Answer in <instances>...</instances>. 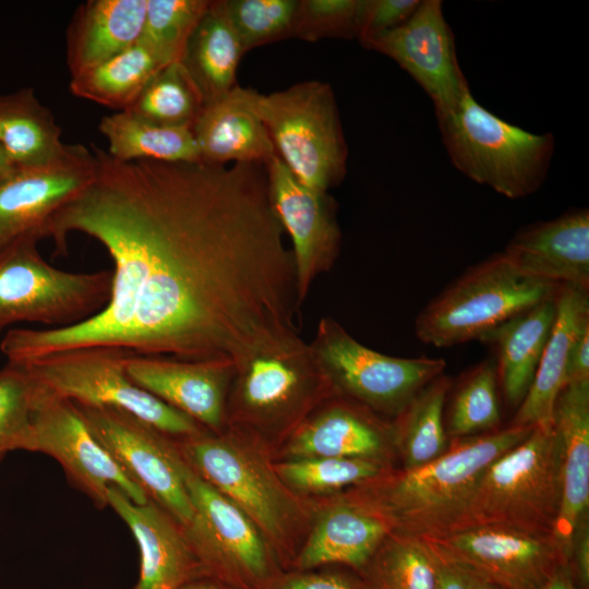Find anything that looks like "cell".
<instances>
[{
	"instance_id": "obj_7",
	"label": "cell",
	"mask_w": 589,
	"mask_h": 589,
	"mask_svg": "<svg viewBox=\"0 0 589 589\" xmlns=\"http://www.w3.org/2000/svg\"><path fill=\"white\" fill-rule=\"evenodd\" d=\"M112 272L73 273L44 260L37 241L0 250V330L20 322L69 326L106 306Z\"/></svg>"
},
{
	"instance_id": "obj_20",
	"label": "cell",
	"mask_w": 589,
	"mask_h": 589,
	"mask_svg": "<svg viewBox=\"0 0 589 589\" xmlns=\"http://www.w3.org/2000/svg\"><path fill=\"white\" fill-rule=\"evenodd\" d=\"M108 505L140 548L141 573L134 589H177L204 569L184 527L160 505L152 500L135 504L117 488L109 490Z\"/></svg>"
},
{
	"instance_id": "obj_31",
	"label": "cell",
	"mask_w": 589,
	"mask_h": 589,
	"mask_svg": "<svg viewBox=\"0 0 589 589\" xmlns=\"http://www.w3.org/2000/svg\"><path fill=\"white\" fill-rule=\"evenodd\" d=\"M107 153L120 161H201L191 128L161 127L128 111L105 116L98 125Z\"/></svg>"
},
{
	"instance_id": "obj_27",
	"label": "cell",
	"mask_w": 589,
	"mask_h": 589,
	"mask_svg": "<svg viewBox=\"0 0 589 589\" xmlns=\"http://www.w3.org/2000/svg\"><path fill=\"white\" fill-rule=\"evenodd\" d=\"M390 532L388 522L362 503L335 504L316 521L299 555V567L344 564L360 570Z\"/></svg>"
},
{
	"instance_id": "obj_48",
	"label": "cell",
	"mask_w": 589,
	"mask_h": 589,
	"mask_svg": "<svg viewBox=\"0 0 589 589\" xmlns=\"http://www.w3.org/2000/svg\"><path fill=\"white\" fill-rule=\"evenodd\" d=\"M19 168L0 146V184L11 178Z\"/></svg>"
},
{
	"instance_id": "obj_44",
	"label": "cell",
	"mask_w": 589,
	"mask_h": 589,
	"mask_svg": "<svg viewBox=\"0 0 589 589\" xmlns=\"http://www.w3.org/2000/svg\"><path fill=\"white\" fill-rule=\"evenodd\" d=\"M278 589H366L363 584L332 574L300 575L287 579Z\"/></svg>"
},
{
	"instance_id": "obj_17",
	"label": "cell",
	"mask_w": 589,
	"mask_h": 589,
	"mask_svg": "<svg viewBox=\"0 0 589 589\" xmlns=\"http://www.w3.org/2000/svg\"><path fill=\"white\" fill-rule=\"evenodd\" d=\"M272 207L292 243L297 289L302 305L312 284L335 264L341 244L336 203L300 182L276 155L267 165Z\"/></svg>"
},
{
	"instance_id": "obj_45",
	"label": "cell",
	"mask_w": 589,
	"mask_h": 589,
	"mask_svg": "<svg viewBox=\"0 0 589 589\" xmlns=\"http://www.w3.org/2000/svg\"><path fill=\"white\" fill-rule=\"evenodd\" d=\"M586 380H589V325L580 332L573 344L568 358L565 385Z\"/></svg>"
},
{
	"instance_id": "obj_46",
	"label": "cell",
	"mask_w": 589,
	"mask_h": 589,
	"mask_svg": "<svg viewBox=\"0 0 589 589\" xmlns=\"http://www.w3.org/2000/svg\"><path fill=\"white\" fill-rule=\"evenodd\" d=\"M436 560H437L436 589H469L462 570L443 561L437 555H436Z\"/></svg>"
},
{
	"instance_id": "obj_21",
	"label": "cell",
	"mask_w": 589,
	"mask_h": 589,
	"mask_svg": "<svg viewBox=\"0 0 589 589\" xmlns=\"http://www.w3.org/2000/svg\"><path fill=\"white\" fill-rule=\"evenodd\" d=\"M553 426L560 448L561 502L552 539L567 565L574 531L589 517V380L561 389Z\"/></svg>"
},
{
	"instance_id": "obj_11",
	"label": "cell",
	"mask_w": 589,
	"mask_h": 589,
	"mask_svg": "<svg viewBox=\"0 0 589 589\" xmlns=\"http://www.w3.org/2000/svg\"><path fill=\"white\" fill-rule=\"evenodd\" d=\"M443 561L501 589H540L564 564L552 537L476 525L422 539Z\"/></svg>"
},
{
	"instance_id": "obj_13",
	"label": "cell",
	"mask_w": 589,
	"mask_h": 589,
	"mask_svg": "<svg viewBox=\"0 0 589 589\" xmlns=\"http://www.w3.org/2000/svg\"><path fill=\"white\" fill-rule=\"evenodd\" d=\"M182 438L178 449L201 478L239 506L273 538L280 537L291 505L274 473L250 449L230 437L212 436L204 430Z\"/></svg>"
},
{
	"instance_id": "obj_43",
	"label": "cell",
	"mask_w": 589,
	"mask_h": 589,
	"mask_svg": "<svg viewBox=\"0 0 589 589\" xmlns=\"http://www.w3.org/2000/svg\"><path fill=\"white\" fill-rule=\"evenodd\" d=\"M567 567L578 589H589V517L576 527L569 548Z\"/></svg>"
},
{
	"instance_id": "obj_4",
	"label": "cell",
	"mask_w": 589,
	"mask_h": 589,
	"mask_svg": "<svg viewBox=\"0 0 589 589\" xmlns=\"http://www.w3.org/2000/svg\"><path fill=\"white\" fill-rule=\"evenodd\" d=\"M435 116L452 164L469 179L508 199L541 188L554 153L551 133H531L504 121L470 89L454 108Z\"/></svg>"
},
{
	"instance_id": "obj_10",
	"label": "cell",
	"mask_w": 589,
	"mask_h": 589,
	"mask_svg": "<svg viewBox=\"0 0 589 589\" xmlns=\"http://www.w3.org/2000/svg\"><path fill=\"white\" fill-rule=\"evenodd\" d=\"M76 406L124 473L149 500L188 527L194 513L184 481L187 462L171 436L120 410Z\"/></svg>"
},
{
	"instance_id": "obj_33",
	"label": "cell",
	"mask_w": 589,
	"mask_h": 589,
	"mask_svg": "<svg viewBox=\"0 0 589 589\" xmlns=\"http://www.w3.org/2000/svg\"><path fill=\"white\" fill-rule=\"evenodd\" d=\"M163 67L140 39L112 58L71 76L70 91L80 98L122 111Z\"/></svg>"
},
{
	"instance_id": "obj_36",
	"label": "cell",
	"mask_w": 589,
	"mask_h": 589,
	"mask_svg": "<svg viewBox=\"0 0 589 589\" xmlns=\"http://www.w3.org/2000/svg\"><path fill=\"white\" fill-rule=\"evenodd\" d=\"M493 360H485L464 374L453 392L446 433L452 438L497 430L501 409Z\"/></svg>"
},
{
	"instance_id": "obj_23",
	"label": "cell",
	"mask_w": 589,
	"mask_h": 589,
	"mask_svg": "<svg viewBox=\"0 0 589 589\" xmlns=\"http://www.w3.org/2000/svg\"><path fill=\"white\" fill-rule=\"evenodd\" d=\"M257 94L236 85L203 108L192 127L201 161L267 165L277 155L256 110Z\"/></svg>"
},
{
	"instance_id": "obj_19",
	"label": "cell",
	"mask_w": 589,
	"mask_h": 589,
	"mask_svg": "<svg viewBox=\"0 0 589 589\" xmlns=\"http://www.w3.org/2000/svg\"><path fill=\"white\" fill-rule=\"evenodd\" d=\"M125 370L137 386L203 428L217 431L224 425L231 364L129 353Z\"/></svg>"
},
{
	"instance_id": "obj_34",
	"label": "cell",
	"mask_w": 589,
	"mask_h": 589,
	"mask_svg": "<svg viewBox=\"0 0 589 589\" xmlns=\"http://www.w3.org/2000/svg\"><path fill=\"white\" fill-rule=\"evenodd\" d=\"M364 572L366 589H436L437 560L419 538L390 532Z\"/></svg>"
},
{
	"instance_id": "obj_30",
	"label": "cell",
	"mask_w": 589,
	"mask_h": 589,
	"mask_svg": "<svg viewBox=\"0 0 589 589\" xmlns=\"http://www.w3.org/2000/svg\"><path fill=\"white\" fill-rule=\"evenodd\" d=\"M0 146L21 169L59 158L68 144L51 111L32 88H23L0 95Z\"/></svg>"
},
{
	"instance_id": "obj_32",
	"label": "cell",
	"mask_w": 589,
	"mask_h": 589,
	"mask_svg": "<svg viewBox=\"0 0 589 589\" xmlns=\"http://www.w3.org/2000/svg\"><path fill=\"white\" fill-rule=\"evenodd\" d=\"M453 380L445 373L423 387L396 417L393 441L404 469L423 466L448 447L445 428V402Z\"/></svg>"
},
{
	"instance_id": "obj_6",
	"label": "cell",
	"mask_w": 589,
	"mask_h": 589,
	"mask_svg": "<svg viewBox=\"0 0 589 589\" xmlns=\"http://www.w3.org/2000/svg\"><path fill=\"white\" fill-rule=\"evenodd\" d=\"M277 156L304 185L327 192L345 177L348 148L332 87L305 81L256 97Z\"/></svg>"
},
{
	"instance_id": "obj_38",
	"label": "cell",
	"mask_w": 589,
	"mask_h": 589,
	"mask_svg": "<svg viewBox=\"0 0 589 589\" xmlns=\"http://www.w3.org/2000/svg\"><path fill=\"white\" fill-rule=\"evenodd\" d=\"M278 474L301 491L328 492L363 484L384 473L383 465L365 458H297L276 467Z\"/></svg>"
},
{
	"instance_id": "obj_39",
	"label": "cell",
	"mask_w": 589,
	"mask_h": 589,
	"mask_svg": "<svg viewBox=\"0 0 589 589\" xmlns=\"http://www.w3.org/2000/svg\"><path fill=\"white\" fill-rule=\"evenodd\" d=\"M40 389L39 381L24 365L8 362L0 370V459L8 452L26 450Z\"/></svg>"
},
{
	"instance_id": "obj_29",
	"label": "cell",
	"mask_w": 589,
	"mask_h": 589,
	"mask_svg": "<svg viewBox=\"0 0 589 589\" xmlns=\"http://www.w3.org/2000/svg\"><path fill=\"white\" fill-rule=\"evenodd\" d=\"M244 53L230 21L226 0L211 1L180 59L204 107L238 85L236 73Z\"/></svg>"
},
{
	"instance_id": "obj_41",
	"label": "cell",
	"mask_w": 589,
	"mask_h": 589,
	"mask_svg": "<svg viewBox=\"0 0 589 589\" xmlns=\"http://www.w3.org/2000/svg\"><path fill=\"white\" fill-rule=\"evenodd\" d=\"M360 0H301L292 37L306 41L322 38H357Z\"/></svg>"
},
{
	"instance_id": "obj_42",
	"label": "cell",
	"mask_w": 589,
	"mask_h": 589,
	"mask_svg": "<svg viewBox=\"0 0 589 589\" xmlns=\"http://www.w3.org/2000/svg\"><path fill=\"white\" fill-rule=\"evenodd\" d=\"M420 0H360L357 39L362 43L405 23Z\"/></svg>"
},
{
	"instance_id": "obj_49",
	"label": "cell",
	"mask_w": 589,
	"mask_h": 589,
	"mask_svg": "<svg viewBox=\"0 0 589 589\" xmlns=\"http://www.w3.org/2000/svg\"><path fill=\"white\" fill-rule=\"evenodd\" d=\"M460 569V568H459ZM462 570V569H460ZM466 581L468 584L469 589H501L498 587H495L491 584H488L476 576L462 570Z\"/></svg>"
},
{
	"instance_id": "obj_2",
	"label": "cell",
	"mask_w": 589,
	"mask_h": 589,
	"mask_svg": "<svg viewBox=\"0 0 589 589\" xmlns=\"http://www.w3.org/2000/svg\"><path fill=\"white\" fill-rule=\"evenodd\" d=\"M534 426L509 425L482 434L454 437L436 459L383 477L372 495L358 502L389 525L392 532L429 539L453 530L467 497L496 458L524 441Z\"/></svg>"
},
{
	"instance_id": "obj_50",
	"label": "cell",
	"mask_w": 589,
	"mask_h": 589,
	"mask_svg": "<svg viewBox=\"0 0 589 589\" xmlns=\"http://www.w3.org/2000/svg\"><path fill=\"white\" fill-rule=\"evenodd\" d=\"M177 589H224V588L211 581L193 579L181 585Z\"/></svg>"
},
{
	"instance_id": "obj_35",
	"label": "cell",
	"mask_w": 589,
	"mask_h": 589,
	"mask_svg": "<svg viewBox=\"0 0 589 589\" xmlns=\"http://www.w3.org/2000/svg\"><path fill=\"white\" fill-rule=\"evenodd\" d=\"M203 108L197 88L177 61L158 70L122 111L157 125L192 129Z\"/></svg>"
},
{
	"instance_id": "obj_9",
	"label": "cell",
	"mask_w": 589,
	"mask_h": 589,
	"mask_svg": "<svg viewBox=\"0 0 589 589\" xmlns=\"http://www.w3.org/2000/svg\"><path fill=\"white\" fill-rule=\"evenodd\" d=\"M310 346L335 392L370 411L395 417L446 369L443 359L398 358L372 350L332 317L318 321Z\"/></svg>"
},
{
	"instance_id": "obj_25",
	"label": "cell",
	"mask_w": 589,
	"mask_h": 589,
	"mask_svg": "<svg viewBox=\"0 0 589 589\" xmlns=\"http://www.w3.org/2000/svg\"><path fill=\"white\" fill-rule=\"evenodd\" d=\"M388 435H393V428L383 426L369 409L351 400L338 401L302 421L288 449L296 458L378 460Z\"/></svg>"
},
{
	"instance_id": "obj_5",
	"label": "cell",
	"mask_w": 589,
	"mask_h": 589,
	"mask_svg": "<svg viewBox=\"0 0 589 589\" xmlns=\"http://www.w3.org/2000/svg\"><path fill=\"white\" fill-rule=\"evenodd\" d=\"M560 285L530 277L503 254L469 268L419 313L416 334L434 347L481 340L510 317L553 297Z\"/></svg>"
},
{
	"instance_id": "obj_28",
	"label": "cell",
	"mask_w": 589,
	"mask_h": 589,
	"mask_svg": "<svg viewBox=\"0 0 589 589\" xmlns=\"http://www.w3.org/2000/svg\"><path fill=\"white\" fill-rule=\"evenodd\" d=\"M555 294L505 321L481 339L495 350L497 382L512 408L519 407L533 382L555 322Z\"/></svg>"
},
{
	"instance_id": "obj_14",
	"label": "cell",
	"mask_w": 589,
	"mask_h": 589,
	"mask_svg": "<svg viewBox=\"0 0 589 589\" xmlns=\"http://www.w3.org/2000/svg\"><path fill=\"white\" fill-rule=\"evenodd\" d=\"M237 411L249 420H289L320 387L332 388L310 344L299 334L255 352L235 368Z\"/></svg>"
},
{
	"instance_id": "obj_15",
	"label": "cell",
	"mask_w": 589,
	"mask_h": 589,
	"mask_svg": "<svg viewBox=\"0 0 589 589\" xmlns=\"http://www.w3.org/2000/svg\"><path fill=\"white\" fill-rule=\"evenodd\" d=\"M361 44L396 61L430 97L435 113L454 108L470 89L441 0H420L405 23Z\"/></svg>"
},
{
	"instance_id": "obj_24",
	"label": "cell",
	"mask_w": 589,
	"mask_h": 589,
	"mask_svg": "<svg viewBox=\"0 0 589 589\" xmlns=\"http://www.w3.org/2000/svg\"><path fill=\"white\" fill-rule=\"evenodd\" d=\"M556 316L533 382L517 408L510 425L553 423L555 400L565 385L570 349L589 325L588 290L560 285L555 294Z\"/></svg>"
},
{
	"instance_id": "obj_40",
	"label": "cell",
	"mask_w": 589,
	"mask_h": 589,
	"mask_svg": "<svg viewBox=\"0 0 589 589\" xmlns=\"http://www.w3.org/2000/svg\"><path fill=\"white\" fill-rule=\"evenodd\" d=\"M297 0H226L228 14L244 52L292 37Z\"/></svg>"
},
{
	"instance_id": "obj_12",
	"label": "cell",
	"mask_w": 589,
	"mask_h": 589,
	"mask_svg": "<svg viewBox=\"0 0 589 589\" xmlns=\"http://www.w3.org/2000/svg\"><path fill=\"white\" fill-rule=\"evenodd\" d=\"M40 385L26 450L58 460L74 484L99 507L108 505L111 488L119 489L135 504L147 503L145 492L95 437L76 404Z\"/></svg>"
},
{
	"instance_id": "obj_47",
	"label": "cell",
	"mask_w": 589,
	"mask_h": 589,
	"mask_svg": "<svg viewBox=\"0 0 589 589\" xmlns=\"http://www.w3.org/2000/svg\"><path fill=\"white\" fill-rule=\"evenodd\" d=\"M540 589H578L567 565H560Z\"/></svg>"
},
{
	"instance_id": "obj_16",
	"label": "cell",
	"mask_w": 589,
	"mask_h": 589,
	"mask_svg": "<svg viewBox=\"0 0 589 589\" xmlns=\"http://www.w3.org/2000/svg\"><path fill=\"white\" fill-rule=\"evenodd\" d=\"M96 159L81 144L68 145L57 159L21 168L0 184V250L46 237L51 218L93 181Z\"/></svg>"
},
{
	"instance_id": "obj_22",
	"label": "cell",
	"mask_w": 589,
	"mask_h": 589,
	"mask_svg": "<svg viewBox=\"0 0 589 589\" xmlns=\"http://www.w3.org/2000/svg\"><path fill=\"white\" fill-rule=\"evenodd\" d=\"M521 273L589 289V212L573 209L518 231L502 252Z\"/></svg>"
},
{
	"instance_id": "obj_3",
	"label": "cell",
	"mask_w": 589,
	"mask_h": 589,
	"mask_svg": "<svg viewBox=\"0 0 589 589\" xmlns=\"http://www.w3.org/2000/svg\"><path fill=\"white\" fill-rule=\"evenodd\" d=\"M560 502L557 436L553 423L539 424L486 467L453 530L493 525L552 537Z\"/></svg>"
},
{
	"instance_id": "obj_37",
	"label": "cell",
	"mask_w": 589,
	"mask_h": 589,
	"mask_svg": "<svg viewBox=\"0 0 589 589\" xmlns=\"http://www.w3.org/2000/svg\"><path fill=\"white\" fill-rule=\"evenodd\" d=\"M209 0H147L141 40L163 65L180 61Z\"/></svg>"
},
{
	"instance_id": "obj_8",
	"label": "cell",
	"mask_w": 589,
	"mask_h": 589,
	"mask_svg": "<svg viewBox=\"0 0 589 589\" xmlns=\"http://www.w3.org/2000/svg\"><path fill=\"white\" fill-rule=\"evenodd\" d=\"M130 352L91 347L46 356L24 364L49 390L79 405L132 414L172 437L204 430L196 421L137 386L125 370Z\"/></svg>"
},
{
	"instance_id": "obj_1",
	"label": "cell",
	"mask_w": 589,
	"mask_h": 589,
	"mask_svg": "<svg viewBox=\"0 0 589 589\" xmlns=\"http://www.w3.org/2000/svg\"><path fill=\"white\" fill-rule=\"evenodd\" d=\"M92 147L93 181L46 237L62 254L73 231L104 245L113 263L109 301L73 325L8 330V362L106 347L237 368L299 334L293 256L266 165L120 161Z\"/></svg>"
},
{
	"instance_id": "obj_18",
	"label": "cell",
	"mask_w": 589,
	"mask_h": 589,
	"mask_svg": "<svg viewBox=\"0 0 589 589\" xmlns=\"http://www.w3.org/2000/svg\"><path fill=\"white\" fill-rule=\"evenodd\" d=\"M184 481L194 513L184 529L203 568L266 577L268 552L253 520L188 464Z\"/></svg>"
},
{
	"instance_id": "obj_26",
	"label": "cell",
	"mask_w": 589,
	"mask_h": 589,
	"mask_svg": "<svg viewBox=\"0 0 589 589\" xmlns=\"http://www.w3.org/2000/svg\"><path fill=\"white\" fill-rule=\"evenodd\" d=\"M147 0H88L75 11L67 34L71 76L135 45L142 37Z\"/></svg>"
}]
</instances>
